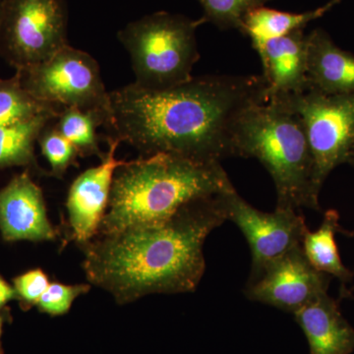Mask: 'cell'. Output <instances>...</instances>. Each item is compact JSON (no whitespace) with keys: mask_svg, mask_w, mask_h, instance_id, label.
Returning a JSON list of instances; mask_svg holds the SVG:
<instances>
[{"mask_svg":"<svg viewBox=\"0 0 354 354\" xmlns=\"http://www.w3.org/2000/svg\"><path fill=\"white\" fill-rule=\"evenodd\" d=\"M109 137L142 157L174 153L205 164L235 157L234 135L244 113L265 104L262 75H205L160 92L134 84L109 93Z\"/></svg>","mask_w":354,"mask_h":354,"instance_id":"6da1fadb","label":"cell"},{"mask_svg":"<svg viewBox=\"0 0 354 354\" xmlns=\"http://www.w3.org/2000/svg\"><path fill=\"white\" fill-rule=\"evenodd\" d=\"M223 195L194 200L167 220L99 235L81 246L88 283L120 305L196 290L206 270L205 241L227 221Z\"/></svg>","mask_w":354,"mask_h":354,"instance_id":"7a4b0ae2","label":"cell"},{"mask_svg":"<svg viewBox=\"0 0 354 354\" xmlns=\"http://www.w3.org/2000/svg\"><path fill=\"white\" fill-rule=\"evenodd\" d=\"M234 189L221 162L169 153L124 162L116 169L99 235L167 220L184 205Z\"/></svg>","mask_w":354,"mask_h":354,"instance_id":"3957f363","label":"cell"},{"mask_svg":"<svg viewBox=\"0 0 354 354\" xmlns=\"http://www.w3.org/2000/svg\"><path fill=\"white\" fill-rule=\"evenodd\" d=\"M234 148L235 157L256 158L269 172L276 209L320 211L313 158L297 113L278 102L256 104L237 124Z\"/></svg>","mask_w":354,"mask_h":354,"instance_id":"277c9868","label":"cell"},{"mask_svg":"<svg viewBox=\"0 0 354 354\" xmlns=\"http://www.w3.org/2000/svg\"><path fill=\"white\" fill-rule=\"evenodd\" d=\"M205 24L181 14L158 11L128 23L118 39L129 53L136 87L169 90L192 79L200 58L196 32Z\"/></svg>","mask_w":354,"mask_h":354,"instance_id":"5b68a950","label":"cell"},{"mask_svg":"<svg viewBox=\"0 0 354 354\" xmlns=\"http://www.w3.org/2000/svg\"><path fill=\"white\" fill-rule=\"evenodd\" d=\"M21 84L39 101L95 111L111 121V97L92 55L66 44L46 62L18 70Z\"/></svg>","mask_w":354,"mask_h":354,"instance_id":"8992f818","label":"cell"},{"mask_svg":"<svg viewBox=\"0 0 354 354\" xmlns=\"http://www.w3.org/2000/svg\"><path fill=\"white\" fill-rule=\"evenodd\" d=\"M65 0H4L0 20V57L16 70L46 62L67 41Z\"/></svg>","mask_w":354,"mask_h":354,"instance_id":"52a82bcc","label":"cell"},{"mask_svg":"<svg viewBox=\"0 0 354 354\" xmlns=\"http://www.w3.org/2000/svg\"><path fill=\"white\" fill-rule=\"evenodd\" d=\"M278 102L297 114L313 158L314 181L321 191L335 167L348 162L354 144V93L326 95L315 90Z\"/></svg>","mask_w":354,"mask_h":354,"instance_id":"ba28073f","label":"cell"},{"mask_svg":"<svg viewBox=\"0 0 354 354\" xmlns=\"http://www.w3.org/2000/svg\"><path fill=\"white\" fill-rule=\"evenodd\" d=\"M227 221L241 230L250 247L252 264L246 286L263 276L267 268L295 247L301 245L308 230L298 209H276L266 213L254 208L232 189L223 193Z\"/></svg>","mask_w":354,"mask_h":354,"instance_id":"9c48e42d","label":"cell"},{"mask_svg":"<svg viewBox=\"0 0 354 354\" xmlns=\"http://www.w3.org/2000/svg\"><path fill=\"white\" fill-rule=\"evenodd\" d=\"M330 276L317 271L302 246L291 249L267 268L263 276L246 286V297L295 313L312 300L328 292Z\"/></svg>","mask_w":354,"mask_h":354,"instance_id":"30bf717a","label":"cell"},{"mask_svg":"<svg viewBox=\"0 0 354 354\" xmlns=\"http://www.w3.org/2000/svg\"><path fill=\"white\" fill-rule=\"evenodd\" d=\"M106 142L109 150L104 153L101 164L79 174L70 185L67 195L70 234L80 247L99 234L108 209L114 174L125 162L116 158L120 142L109 136Z\"/></svg>","mask_w":354,"mask_h":354,"instance_id":"8fae6325","label":"cell"},{"mask_svg":"<svg viewBox=\"0 0 354 354\" xmlns=\"http://www.w3.org/2000/svg\"><path fill=\"white\" fill-rule=\"evenodd\" d=\"M0 232L7 242L57 239V232L48 218L43 190L28 171L14 176L0 190Z\"/></svg>","mask_w":354,"mask_h":354,"instance_id":"7c38bea8","label":"cell"},{"mask_svg":"<svg viewBox=\"0 0 354 354\" xmlns=\"http://www.w3.org/2000/svg\"><path fill=\"white\" fill-rule=\"evenodd\" d=\"M254 50L262 62L268 102L281 101L309 90L304 30L270 39Z\"/></svg>","mask_w":354,"mask_h":354,"instance_id":"4fadbf2b","label":"cell"},{"mask_svg":"<svg viewBox=\"0 0 354 354\" xmlns=\"http://www.w3.org/2000/svg\"><path fill=\"white\" fill-rule=\"evenodd\" d=\"M308 342L310 354H351L354 329L327 293L293 313Z\"/></svg>","mask_w":354,"mask_h":354,"instance_id":"5bb4252c","label":"cell"},{"mask_svg":"<svg viewBox=\"0 0 354 354\" xmlns=\"http://www.w3.org/2000/svg\"><path fill=\"white\" fill-rule=\"evenodd\" d=\"M309 90L326 95L354 93V55L342 50L323 29L307 35Z\"/></svg>","mask_w":354,"mask_h":354,"instance_id":"9a60e30c","label":"cell"},{"mask_svg":"<svg viewBox=\"0 0 354 354\" xmlns=\"http://www.w3.org/2000/svg\"><path fill=\"white\" fill-rule=\"evenodd\" d=\"M342 0H330L325 6L302 13L285 12L262 6L253 9L243 20L241 32L248 36L253 48L265 41L304 30L312 21L319 19Z\"/></svg>","mask_w":354,"mask_h":354,"instance_id":"2e32d148","label":"cell"},{"mask_svg":"<svg viewBox=\"0 0 354 354\" xmlns=\"http://www.w3.org/2000/svg\"><path fill=\"white\" fill-rule=\"evenodd\" d=\"M59 111L46 113L17 124L0 127V169L27 167L41 172L35 156V144L44 128Z\"/></svg>","mask_w":354,"mask_h":354,"instance_id":"e0dca14e","label":"cell"},{"mask_svg":"<svg viewBox=\"0 0 354 354\" xmlns=\"http://www.w3.org/2000/svg\"><path fill=\"white\" fill-rule=\"evenodd\" d=\"M339 216L335 209H329L324 216L322 223L316 232L307 230L302 241V249L310 264L317 271L335 277L342 285L349 283L353 274L342 263L335 242L339 232Z\"/></svg>","mask_w":354,"mask_h":354,"instance_id":"ac0fdd59","label":"cell"},{"mask_svg":"<svg viewBox=\"0 0 354 354\" xmlns=\"http://www.w3.org/2000/svg\"><path fill=\"white\" fill-rule=\"evenodd\" d=\"M53 123L58 131L75 147L81 158H104L97 132V127H104L106 123L102 114L77 108H62Z\"/></svg>","mask_w":354,"mask_h":354,"instance_id":"d6986e66","label":"cell"},{"mask_svg":"<svg viewBox=\"0 0 354 354\" xmlns=\"http://www.w3.org/2000/svg\"><path fill=\"white\" fill-rule=\"evenodd\" d=\"M62 109L32 97L23 87L17 72L11 78L0 79V127L17 124Z\"/></svg>","mask_w":354,"mask_h":354,"instance_id":"ffe728a7","label":"cell"},{"mask_svg":"<svg viewBox=\"0 0 354 354\" xmlns=\"http://www.w3.org/2000/svg\"><path fill=\"white\" fill-rule=\"evenodd\" d=\"M201 4L202 18L220 30L241 32L243 20L253 9L265 6L271 0H198Z\"/></svg>","mask_w":354,"mask_h":354,"instance_id":"44dd1931","label":"cell"},{"mask_svg":"<svg viewBox=\"0 0 354 354\" xmlns=\"http://www.w3.org/2000/svg\"><path fill=\"white\" fill-rule=\"evenodd\" d=\"M53 121L44 128L39 136L38 143L41 153L50 164L48 176L64 179L70 167H78L77 158L80 156L75 147L58 131Z\"/></svg>","mask_w":354,"mask_h":354,"instance_id":"7402d4cb","label":"cell"},{"mask_svg":"<svg viewBox=\"0 0 354 354\" xmlns=\"http://www.w3.org/2000/svg\"><path fill=\"white\" fill-rule=\"evenodd\" d=\"M91 288L92 286L88 283L65 285L53 281L50 283L48 290L44 291L36 307L41 313L51 317L64 316L68 313L77 298L87 295Z\"/></svg>","mask_w":354,"mask_h":354,"instance_id":"603a6c76","label":"cell"},{"mask_svg":"<svg viewBox=\"0 0 354 354\" xmlns=\"http://www.w3.org/2000/svg\"><path fill=\"white\" fill-rule=\"evenodd\" d=\"M50 283L48 274L41 269L30 270L14 278L12 286L21 309L27 311L36 307Z\"/></svg>","mask_w":354,"mask_h":354,"instance_id":"cb8c5ba5","label":"cell"},{"mask_svg":"<svg viewBox=\"0 0 354 354\" xmlns=\"http://www.w3.org/2000/svg\"><path fill=\"white\" fill-rule=\"evenodd\" d=\"M12 300H17V293L14 290L13 286L7 283L0 274V313L3 312L6 305Z\"/></svg>","mask_w":354,"mask_h":354,"instance_id":"d4e9b609","label":"cell"},{"mask_svg":"<svg viewBox=\"0 0 354 354\" xmlns=\"http://www.w3.org/2000/svg\"><path fill=\"white\" fill-rule=\"evenodd\" d=\"M6 314L2 312L0 313V354H4L3 346H2L1 342V337H2V330H3V324L4 321H6Z\"/></svg>","mask_w":354,"mask_h":354,"instance_id":"484cf974","label":"cell"},{"mask_svg":"<svg viewBox=\"0 0 354 354\" xmlns=\"http://www.w3.org/2000/svg\"><path fill=\"white\" fill-rule=\"evenodd\" d=\"M348 164L351 165H353V167H354V144L353 146V149H351V153H349Z\"/></svg>","mask_w":354,"mask_h":354,"instance_id":"4316f807","label":"cell"},{"mask_svg":"<svg viewBox=\"0 0 354 354\" xmlns=\"http://www.w3.org/2000/svg\"><path fill=\"white\" fill-rule=\"evenodd\" d=\"M3 1L4 0H0V20H1L2 7H3Z\"/></svg>","mask_w":354,"mask_h":354,"instance_id":"83f0119b","label":"cell"}]
</instances>
